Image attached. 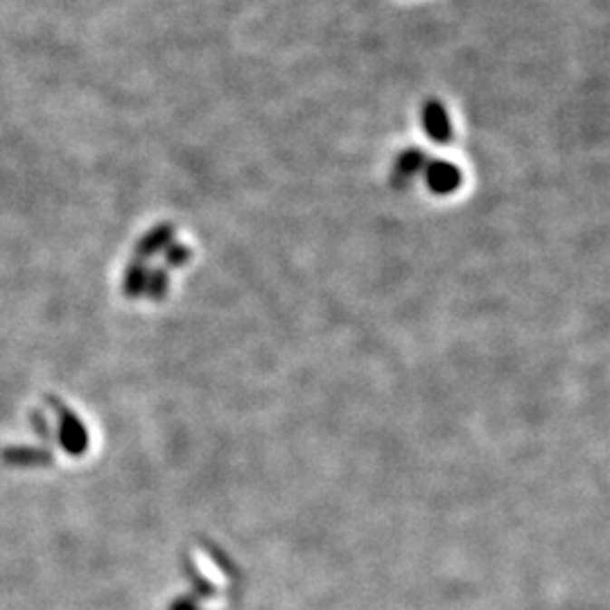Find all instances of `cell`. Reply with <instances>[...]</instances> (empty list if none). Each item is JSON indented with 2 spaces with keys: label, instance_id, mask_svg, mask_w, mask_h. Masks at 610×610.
Instances as JSON below:
<instances>
[{
  "label": "cell",
  "instance_id": "6da1fadb",
  "mask_svg": "<svg viewBox=\"0 0 610 610\" xmlns=\"http://www.w3.org/2000/svg\"><path fill=\"white\" fill-rule=\"evenodd\" d=\"M423 127L430 136H432L437 143H448L452 139V127L448 121L446 109L441 107V102L437 100H430L423 109Z\"/></svg>",
  "mask_w": 610,
  "mask_h": 610
},
{
  "label": "cell",
  "instance_id": "7a4b0ae2",
  "mask_svg": "<svg viewBox=\"0 0 610 610\" xmlns=\"http://www.w3.org/2000/svg\"><path fill=\"white\" fill-rule=\"evenodd\" d=\"M428 179L434 188H439V190H450V188L457 186L459 172L457 168H452V165L448 163H434L432 168H430Z\"/></svg>",
  "mask_w": 610,
  "mask_h": 610
}]
</instances>
